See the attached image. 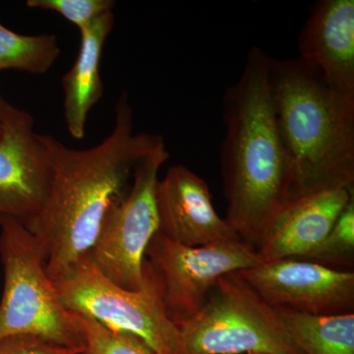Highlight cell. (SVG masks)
Returning a JSON list of instances; mask_svg holds the SVG:
<instances>
[{
  "label": "cell",
  "mask_w": 354,
  "mask_h": 354,
  "mask_svg": "<svg viewBox=\"0 0 354 354\" xmlns=\"http://www.w3.org/2000/svg\"><path fill=\"white\" fill-rule=\"evenodd\" d=\"M114 113L113 132L90 149L76 150L41 134L53 169L50 191L41 213L25 227L38 239L53 281L90 252L109 209L129 191L137 165L165 146L160 135L133 131L127 92Z\"/></svg>",
  "instance_id": "1"
},
{
  "label": "cell",
  "mask_w": 354,
  "mask_h": 354,
  "mask_svg": "<svg viewBox=\"0 0 354 354\" xmlns=\"http://www.w3.org/2000/svg\"><path fill=\"white\" fill-rule=\"evenodd\" d=\"M270 59L263 48L252 46L241 75L221 97L225 218L239 239L255 249L272 218L286 206L290 185V162L270 85Z\"/></svg>",
  "instance_id": "2"
},
{
  "label": "cell",
  "mask_w": 354,
  "mask_h": 354,
  "mask_svg": "<svg viewBox=\"0 0 354 354\" xmlns=\"http://www.w3.org/2000/svg\"><path fill=\"white\" fill-rule=\"evenodd\" d=\"M270 85L290 162L286 205L353 187L354 99L335 92L299 58L271 57Z\"/></svg>",
  "instance_id": "3"
},
{
  "label": "cell",
  "mask_w": 354,
  "mask_h": 354,
  "mask_svg": "<svg viewBox=\"0 0 354 354\" xmlns=\"http://www.w3.org/2000/svg\"><path fill=\"white\" fill-rule=\"evenodd\" d=\"M0 259L4 269L0 339L32 335L60 346L85 348L75 315L62 304L46 271L38 239L12 216H0Z\"/></svg>",
  "instance_id": "4"
},
{
  "label": "cell",
  "mask_w": 354,
  "mask_h": 354,
  "mask_svg": "<svg viewBox=\"0 0 354 354\" xmlns=\"http://www.w3.org/2000/svg\"><path fill=\"white\" fill-rule=\"evenodd\" d=\"M176 326L186 354H304L237 272L221 277L204 307Z\"/></svg>",
  "instance_id": "5"
},
{
  "label": "cell",
  "mask_w": 354,
  "mask_h": 354,
  "mask_svg": "<svg viewBox=\"0 0 354 354\" xmlns=\"http://www.w3.org/2000/svg\"><path fill=\"white\" fill-rule=\"evenodd\" d=\"M257 249L241 239L183 245L157 232L147 247L144 278L157 290L174 324L196 315L221 277L264 263Z\"/></svg>",
  "instance_id": "6"
},
{
  "label": "cell",
  "mask_w": 354,
  "mask_h": 354,
  "mask_svg": "<svg viewBox=\"0 0 354 354\" xmlns=\"http://www.w3.org/2000/svg\"><path fill=\"white\" fill-rule=\"evenodd\" d=\"M144 279L141 290H125L106 279L87 255L55 283L70 311L139 337L153 354H186L176 324L165 313L155 286Z\"/></svg>",
  "instance_id": "7"
},
{
  "label": "cell",
  "mask_w": 354,
  "mask_h": 354,
  "mask_svg": "<svg viewBox=\"0 0 354 354\" xmlns=\"http://www.w3.org/2000/svg\"><path fill=\"white\" fill-rule=\"evenodd\" d=\"M169 158L162 146L137 165L129 191L109 209L88 254L106 279L125 290H138L145 286L146 249L158 232V171Z\"/></svg>",
  "instance_id": "8"
},
{
  "label": "cell",
  "mask_w": 354,
  "mask_h": 354,
  "mask_svg": "<svg viewBox=\"0 0 354 354\" xmlns=\"http://www.w3.org/2000/svg\"><path fill=\"white\" fill-rule=\"evenodd\" d=\"M0 216L25 225L39 216L50 191L51 162L32 114L0 97Z\"/></svg>",
  "instance_id": "9"
},
{
  "label": "cell",
  "mask_w": 354,
  "mask_h": 354,
  "mask_svg": "<svg viewBox=\"0 0 354 354\" xmlns=\"http://www.w3.org/2000/svg\"><path fill=\"white\" fill-rule=\"evenodd\" d=\"M272 307L311 315L354 313V272L297 259L270 261L237 272Z\"/></svg>",
  "instance_id": "10"
},
{
  "label": "cell",
  "mask_w": 354,
  "mask_h": 354,
  "mask_svg": "<svg viewBox=\"0 0 354 354\" xmlns=\"http://www.w3.org/2000/svg\"><path fill=\"white\" fill-rule=\"evenodd\" d=\"M158 232L167 239L196 247L239 239L214 208L206 181L183 165H172L156 187Z\"/></svg>",
  "instance_id": "11"
},
{
  "label": "cell",
  "mask_w": 354,
  "mask_h": 354,
  "mask_svg": "<svg viewBox=\"0 0 354 354\" xmlns=\"http://www.w3.org/2000/svg\"><path fill=\"white\" fill-rule=\"evenodd\" d=\"M299 59L335 92L354 99V0H320L298 36Z\"/></svg>",
  "instance_id": "12"
},
{
  "label": "cell",
  "mask_w": 354,
  "mask_h": 354,
  "mask_svg": "<svg viewBox=\"0 0 354 354\" xmlns=\"http://www.w3.org/2000/svg\"><path fill=\"white\" fill-rule=\"evenodd\" d=\"M353 198V187L342 188L286 205L270 223L258 253L265 262L304 259L325 239Z\"/></svg>",
  "instance_id": "13"
},
{
  "label": "cell",
  "mask_w": 354,
  "mask_h": 354,
  "mask_svg": "<svg viewBox=\"0 0 354 354\" xmlns=\"http://www.w3.org/2000/svg\"><path fill=\"white\" fill-rule=\"evenodd\" d=\"M113 25L114 14L111 11L79 31L78 57L73 66L62 77L65 124L75 140L85 137L88 113L104 95L100 64L102 48Z\"/></svg>",
  "instance_id": "14"
},
{
  "label": "cell",
  "mask_w": 354,
  "mask_h": 354,
  "mask_svg": "<svg viewBox=\"0 0 354 354\" xmlns=\"http://www.w3.org/2000/svg\"><path fill=\"white\" fill-rule=\"evenodd\" d=\"M274 309L304 354H354V313L311 315L285 307Z\"/></svg>",
  "instance_id": "15"
},
{
  "label": "cell",
  "mask_w": 354,
  "mask_h": 354,
  "mask_svg": "<svg viewBox=\"0 0 354 354\" xmlns=\"http://www.w3.org/2000/svg\"><path fill=\"white\" fill-rule=\"evenodd\" d=\"M60 53L55 35H21L0 24V71L12 69L43 75L50 71Z\"/></svg>",
  "instance_id": "16"
},
{
  "label": "cell",
  "mask_w": 354,
  "mask_h": 354,
  "mask_svg": "<svg viewBox=\"0 0 354 354\" xmlns=\"http://www.w3.org/2000/svg\"><path fill=\"white\" fill-rule=\"evenodd\" d=\"M302 261L337 271H351L354 266V198L346 205L325 239Z\"/></svg>",
  "instance_id": "17"
},
{
  "label": "cell",
  "mask_w": 354,
  "mask_h": 354,
  "mask_svg": "<svg viewBox=\"0 0 354 354\" xmlns=\"http://www.w3.org/2000/svg\"><path fill=\"white\" fill-rule=\"evenodd\" d=\"M73 313L85 346L82 354H153L139 337L109 329L84 314Z\"/></svg>",
  "instance_id": "18"
},
{
  "label": "cell",
  "mask_w": 354,
  "mask_h": 354,
  "mask_svg": "<svg viewBox=\"0 0 354 354\" xmlns=\"http://www.w3.org/2000/svg\"><path fill=\"white\" fill-rule=\"evenodd\" d=\"M26 6L30 8L55 11L76 26L79 31L88 27L100 16L111 12L115 1L113 0H28Z\"/></svg>",
  "instance_id": "19"
},
{
  "label": "cell",
  "mask_w": 354,
  "mask_h": 354,
  "mask_svg": "<svg viewBox=\"0 0 354 354\" xmlns=\"http://www.w3.org/2000/svg\"><path fill=\"white\" fill-rule=\"evenodd\" d=\"M85 348H69L32 335H14L0 339V354H82Z\"/></svg>",
  "instance_id": "20"
},
{
  "label": "cell",
  "mask_w": 354,
  "mask_h": 354,
  "mask_svg": "<svg viewBox=\"0 0 354 354\" xmlns=\"http://www.w3.org/2000/svg\"><path fill=\"white\" fill-rule=\"evenodd\" d=\"M1 136H2V123H1V120H0V139H1Z\"/></svg>",
  "instance_id": "21"
}]
</instances>
